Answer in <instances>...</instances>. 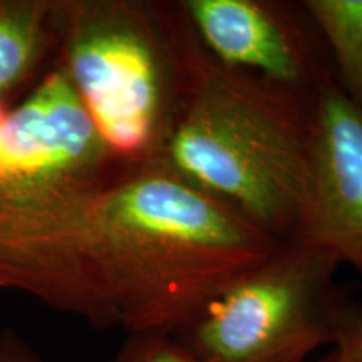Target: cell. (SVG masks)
I'll return each instance as SVG.
<instances>
[{"instance_id":"1","label":"cell","mask_w":362,"mask_h":362,"mask_svg":"<svg viewBox=\"0 0 362 362\" xmlns=\"http://www.w3.org/2000/svg\"><path fill=\"white\" fill-rule=\"evenodd\" d=\"M94 252L117 325L175 334L285 243L166 165L128 166L98 194Z\"/></svg>"},{"instance_id":"2","label":"cell","mask_w":362,"mask_h":362,"mask_svg":"<svg viewBox=\"0 0 362 362\" xmlns=\"http://www.w3.org/2000/svg\"><path fill=\"white\" fill-rule=\"evenodd\" d=\"M315 94L226 67L202 45L161 160L270 238L296 242Z\"/></svg>"},{"instance_id":"3","label":"cell","mask_w":362,"mask_h":362,"mask_svg":"<svg viewBox=\"0 0 362 362\" xmlns=\"http://www.w3.org/2000/svg\"><path fill=\"white\" fill-rule=\"evenodd\" d=\"M62 67L124 166L160 161L183 107L200 40L180 2H54Z\"/></svg>"},{"instance_id":"4","label":"cell","mask_w":362,"mask_h":362,"mask_svg":"<svg viewBox=\"0 0 362 362\" xmlns=\"http://www.w3.org/2000/svg\"><path fill=\"white\" fill-rule=\"evenodd\" d=\"M332 257L285 243L173 334L202 362H305L334 346L356 304Z\"/></svg>"},{"instance_id":"5","label":"cell","mask_w":362,"mask_h":362,"mask_svg":"<svg viewBox=\"0 0 362 362\" xmlns=\"http://www.w3.org/2000/svg\"><path fill=\"white\" fill-rule=\"evenodd\" d=\"M103 189L0 185V288L29 293L93 329L117 325L94 252L93 210Z\"/></svg>"},{"instance_id":"6","label":"cell","mask_w":362,"mask_h":362,"mask_svg":"<svg viewBox=\"0 0 362 362\" xmlns=\"http://www.w3.org/2000/svg\"><path fill=\"white\" fill-rule=\"evenodd\" d=\"M2 149L4 183L17 188L99 192L128 168L103 141L62 66L7 116Z\"/></svg>"},{"instance_id":"7","label":"cell","mask_w":362,"mask_h":362,"mask_svg":"<svg viewBox=\"0 0 362 362\" xmlns=\"http://www.w3.org/2000/svg\"><path fill=\"white\" fill-rule=\"evenodd\" d=\"M181 6L203 49L220 64L309 94L334 78L302 2L181 0Z\"/></svg>"},{"instance_id":"8","label":"cell","mask_w":362,"mask_h":362,"mask_svg":"<svg viewBox=\"0 0 362 362\" xmlns=\"http://www.w3.org/2000/svg\"><path fill=\"white\" fill-rule=\"evenodd\" d=\"M296 242L362 277V107L334 78L315 94L309 178Z\"/></svg>"},{"instance_id":"9","label":"cell","mask_w":362,"mask_h":362,"mask_svg":"<svg viewBox=\"0 0 362 362\" xmlns=\"http://www.w3.org/2000/svg\"><path fill=\"white\" fill-rule=\"evenodd\" d=\"M52 33L54 2L0 0V94L34 69Z\"/></svg>"},{"instance_id":"10","label":"cell","mask_w":362,"mask_h":362,"mask_svg":"<svg viewBox=\"0 0 362 362\" xmlns=\"http://www.w3.org/2000/svg\"><path fill=\"white\" fill-rule=\"evenodd\" d=\"M327 49L339 89L362 107V0H302Z\"/></svg>"},{"instance_id":"11","label":"cell","mask_w":362,"mask_h":362,"mask_svg":"<svg viewBox=\"0 0 362 362\" xmlns=\"http://www.w3.org/2000/svg\"><path fill=\"white\" fill-rule=\"evenodd\" d=\"M111 362H202L176 341L173 334L133 332L128 334L121 349Z\"/></svg>"},{"instance_id":"12","label":"cell","mask_w":362,"mask_h":362,"mask_svg":"<svg viewBox=\"0 0 362 362\" xmlns=\"http://www.w3.org/2000/svg\"><path fill=\"white\" fill-rule=\"evenodd\" d=\"M0 362H40L33 347L16 330L0 334Z\"/></svg>"},{"instance_id":"13","label":"cell","mask_w":362,"mask_h":362,"mask_svg":"<svg viewBox=\"0 0 362 362\" xmlns=\"http://www.w3.org/2000/svg\"><path fill=\"white\" fill-rule=\"evenodd\" d=\"M336 347L362 357V304L352 305Z\"/></svg>"},{"instance_id":"14","label":"cell","mask_w":362,"mask_h":362,"mask_svg":"<svg viewBox=\"0 0 362 362\" xmlns=\"http://www.w3.org/2000/svg\"><path fill=\"white\" fill-rule=\"evenodd\" d=\"M317 362H362V357L334 347L327 356H324L322 359H319Z\"/></svg>"},{"instance_id":"15","label":"cell","mask_w":362,"mask_h":362,"mask_svg":"<svg viewBox=\"0 0 362 362\" xmlns=\"http://www.w3.org/2000/svg\"><path fill=\"white\" fill-rule=\"evenodd\" d=\"M7 123V115L6 111L0 106V185L6 181V168H4V149H2V136H4V128H6Z\"/></svg>"}]
</instances>
